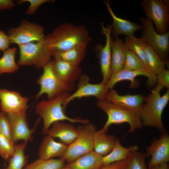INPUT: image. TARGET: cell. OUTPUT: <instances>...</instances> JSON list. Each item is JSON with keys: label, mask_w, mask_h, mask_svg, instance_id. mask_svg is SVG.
Returning a JSON list of instances; mask_svg holds the SVG:
<instances>
[{"label": "cell", "mask_w": 169, "mask_h": 169, "mask_svg": "<svg viewBox=\"0 0 169 169\" xmlns=\"http://www.w3.org/2000/svg\"><path fill=\"white\" fill-rule=\"evenodd\" d=\"M70 95L69 93H64L53 99L43 100L37 103L35 107V111L43 120V135H47L51 125L55 122L66 120L72 123H78L82 124L90 123L88 119L73 118L66 115L63 108V105Z\"/></svg>", "instance_id": "3"}, {"label": "cell", "mask_w": 169, "mask_h": 169, "mask_svg": "<svg viewBox=\"0 0 169 169\" xmlns=\"http://www.w3.org/2000/svg\"><path fill=\"white\" fill-rule=\"evenodd\" d=\"M87 46L78 45L65 51L53 53L55 56L64 61L79 65L84 58Z\"/></svg>", "instance_id": "27"}, {"label": "cell", "mask_w": 169, "mask_h": 169, "mask_svg": "<svg viewBox=\"0 0 169 169\" xmlns=\"http://www.w3.org/2000/svg\"><path fill=\"white\" fill-rule=\"evenodd\" d=\"M61 169H72L70 167H68L67 166H65L63 168H62Z\"/></svg>", "instance_id": "42"}, {"label": "cell", "mask_w": 169, "mask_h": 169, "mask_svg": "<svg viewBox=\"0 0 169 169\" xmlns=\"http://www.w3.org/2000/svg\"><path fill=\"white\" fill-rule=\"evenodd\" d=\"M130 158L107 165H103L100 169H127Z\"/></svg>", "instance_id": "38"}, {"label": "cell", "mask_w": 169, "mask_h": 169, "mask_svg": "<svg viewBox=\"0 0 169 169\" xmlns=\"http://www.w3.org/2000/svg\"><path fill=\"white\" fill-rule=\"evenodd\" d=\"M68 145L54 141L53 138L47 135L43 139L38 151L39 158L44 159L55 157L62 158L67 149Z\"/></svg>", "instance_id": "20"}, {"label": "cell", "mask_w": 169, "mask_h": 169, "mask_svg": "<svg viewBox=\"0 0 169 169\" xmlns=\"http://www.w3.org/2000/svg\"><path fill=\"white\" fill-rule=\"evenodd\" d=\"M17 49L15 47L8 48L3 52L0 59V75L4 73L12 74L19 69L15 61Z\"/></svg>", "instance_id": "29"}, {"label": "cell", "mask_w": 169, "mask_h": 169, "mask_svg": "<svg viewBox=\"0 0 169 169\" xmlns=\"http://www.w3.org/2000/svg\"><path fill=\"white\" fill-rule=\"evenodd\" d=\"M111 49V74H114L124 68L128 49L125 42L118 37L112 40Z\"/></svg>", "instance_id": "22"}, {"label": "cell", "mask_w": 169, "mask_h": 169, "mask_svg": "<svg viewBox=\"0 0 169 169\" xmlns=\"http://www.w3.org/2000/svg\"><path fill=\"white\" fill-rule=\"evenodd\" d=\"M65 161L63 158L44 159L39 158L27 165L23 169H61L65 166Z\"/></svg>", "instance_id": "32"}, {"label": "cell", "mask_w": 169, "mask_h": 169, "mask_svg": "<svg viewBox=\"0 0 169 169\" xmlns=\"http://www.w3.org/2000/svg\"><path fill=\"white\" fill-rule=\"evenodd\" d=\"M138 149L137 145H134L128 148L123 146L119 140L116 138L112 150L108 154L103 157V165L109 164L128 159Z\"/></svg>", "instance_id": "24"}, {"label": "cell", "mask_w": 169, "mask_h": 169, "mask_svg": "<svg viewBox=\"0 0 169 169\" xmlns=\"http://www.w3.org/2000/svg\"><path fill=\"white\" fill-rule=\"evenodd\" d=\"M103 156L94 150L79 157L66 166L72 169H100Z\"/></svg>", "instance_id": "23"}, {"label": "cell", "mask_w": 169, "mask_h": 169, "mask_svg": "<svg viewBox=\"0 0 169 169\" xmlns=\"http://www.w3.org/2000/svg\"><path fill=\"white\" fill-rule=\"evenodd\" d=\"M124 69L141 71L148 74L151 79L152 87L156 84V75L145 65L142 60L132 51L128 49Z\"/></svg>", "instance_id": "26"}, {"label": "cell", "mask_w": 169, "mask_h": 169, "mask_svg": "<svg viewBox=\"0 0 169 169\" xmlns=\"http://www.w3.org/2000/svg\"><path fill=\"white\" fill-rule=\"evenodd\" d=\"M157 84L163 88L169 89V70L165 69L156 75Z\"/></svg>", "instance_id": "37"}, {"label": "cell", "mask_w": 169, "mask_h": 169, "mask_svg": "<svg viewBox=\"0 0 169 169\" xmlns=\"http://www.w3.org/2000/svg\"><path fill=\"white\" fill-rule=\"evenodd\" d=\"M139 75L146 76L147 78V85L150 87H152L151 78L147 74L141 71L124 68L116 73L111 74L106 85L109 90H110L113 89L117 83L122 80H129L131 82V87H135L137 85L135 79Z\"/></svg>", "instance_id": "21"}, {"label": "cell", "mask_w": 169, "mask_h": 169, "mask_svg": "<svg viewBox=\"0 0 169 169\" xmlns=\"http://www.w3.org/2000/svg\"><path fill=\"white\" fill-rule=\"evenodd\" d=\"M104 3L113 19L111 35L114 38H117L121 34L128 36H134L135 31L143 29V27L141 25L117 17L112 10L109 2L105 1Z\"/></svg>", "instance_id": "18"}, {"label": "cell", "mask_w": 169, "mask_h": 169, "mask_svg": "<svg viewBox=\"0 0 169 169\" xmlns=\"http://www.w3.org/2000/svg\"><path fill=\"white\" fill-rule=\"evenodd\" d=\"M91 40L88 31L84 26L65 23L46 36L45 42L53 54L78 45L87 46Z\"/></svg>", "instance_id": "1"}, {"label": "cell", "mask_w": 169, "mask_h": 169, "mask_svg": "<svg viewBox=\"0 0 169 169\" xmlns=\"http://www.w3.org/2000/svg\"><path fill=\"white\" fill-rule=\"evenodd\" d=\"M163 88L157 84L151 93L145 97L139 115L143 125L156 128L161 132L165 131L162 115L169 100V89L161 95Z\"/></svg>", "instance_id": "2"}, {"label": "cell", "mask_w": 169, "mask_h": 169, "mask_svg": "<svg viewBox=\"0 0 169 169\" xmlns=\"http://www.w3.org/2000/svg\"><path fill=\"white\" fill-rule=\"evenodd\" d=\"M52 60L54 69L57 75L67 83H74L82 74V69L79 65L63 60L53 56Z\"/></svg>", "instance_id": "17"}, {"label": "cell", "mask_w": 169, "mask_h": 169, "mask_svg": "<svg viewBox=\"0 0 169 169\" xmlns=\"http://www.w3.org/2000/svg\"><path fill=\"white\" fill-rule=\"evenodd\" d=\"M18 46L20 57L17 64L19 66L33 65L38 69L43 68L51 61L52 53L47 46L45 39Z\"/></svg>", "instance_id": "6"}, {"label": "cell", "mask_w": 169, "mask_h": 169, "mask_svg": "<svg viewBox=\"0 0 169 169\" xmlns=\"http://www.w3.org/2000/svg\"><path fill=\"white\" fill-rule=\"evenodd\" d=\"M14 144L0 133V156L5 161L8 160L13 155Z\"/></svg>", "instance_id": "33"}, {"label": "cell", "mask_w": 169, "mask_h": 169, "mask_svg": "<svg viewBox=\"0 0 169 169\" xmlns=\"http://www.w3.org/2000/svg\"><path fill=\"white\" fill-rule=\"evenodd\" d=\"M49 0H20L17 1L18 4H21L25 2H28L30 5L26 12V14L32 15L34 13L38 8L42 4L49 2Z\"/></svg>", "instance_id": "36"}, {"label": "cell", "mask_w": 169, "mask_h": 169, "mask_svg": "<svg viewBox=\"0 0 169 169\" xmlns=\"http://www.w3.org/2000/svg\"><path fill=\"white\" fill-rule=\"evenodd\" d=\"M76 129L78 136L68 146L62 158L69 163L94 150L93 136L96 131L95 125L89 123L79 126Z\"/></svg>", "instance_id": "7"}, {"label": "cell", "mask_w": 169, "mask_h": 169, "mask_svg": "<svg viewBox=\"0 0 169 169\" xmlns=\"http://www.w3.org/2000/svg\"><path fill=\"white\" fill-rule=\"evenodd\" d=\"M116 138L113 135H110L101 130L96 131L93 136L94 150L97 153L105 156L113 149Z\"/></svg>", "instance_id": "25"}, {"label": "cell", "mask_w": 169, "mask_h": 169, "mask_svg": "<svg viewBox=\"0 0 169 169\" xmlns=\"http://www.w3.org/2000/svg\"><path fill=\"white\" fill-rule=\"evenodd\" d=\"M97 106L104 111L108 119L101 130L107 133L109 127L112 124L128 123L130 129L127 134L134 132L142 128V124L139 115L129 110L120 108L106 99L98 100Z\"/></svg>", "instance_id": "4"}, {"label": "cell", "mask_w": 169, "mask_h": 169, "mask_svg": "<svg viewBox=\"0 0 169 169\" xmlns=\"http://www.w3.org/2000/svg\"><path fill=\"white\" fill-rule=\"evenodd\" d=\"M146 156H151L148 168L159 164L168 163L169 161V136L165 131L158 139L155 138L146 148Z\"/></svg>", "instance_id": "13"}, {"label": "cell", "mask_w": 169, "mask_h": 169, "mask_svg": "<svg viewBox=\"0 0 169 169\" xmlns=\"http://www.w3.org/2000/svg\"><path fill=\"white\" fill-rule=\"evenodd\" d=\"M141 6L147 18L153 22L156 31L160 34L168 32L169 23V4L162 0H144Z\"/></svg>", "instance_id": "10"}, {"label": "cell", "mask_w": 169, "mask_h": 169, "mask_svg": "<svg viewBox=\"0 0 169 169\" xmlns=\"http://www.w3.org/2000/svg\"><path fill=\"white\" fill-rule=\"evenodd\" d=\"M100 25L102 33L105 35L106 38L105 45L100 49L99 54L100 65L103 76L102 80L101 83L106 84L109 79L112 73L111 68L112 27L111 26L109 25L105 27L103 23H101Z\"/></svg>", "instance_id": "16"}, {"label": "cell", "mask_w": 169, "mask_h": 169, "mask_svg": "<svg viewBox=\"0 0 169 169\" xmlns=\"http://www.w3.org/2000/svg\"><path fill=\"white\" fill-rule=\"evenodd\" d=\"M27 142L23 141L20 144H14V151L8 160V166L4 169H23L27 165L28 157L24 151Z\"/></svg>", "instance_id": "28"}, {"label": "cell", "mask_w": 169, "mask_h": 169, "mask_svg": "<svg viewBox=\"0 0 169 169\" xmlns=\"http://www.w3.org/2000/svg\"><path fill=\"white\" fill-rule=\"evenodd\" d=\"M145 50L149 67L155 75L166 69V63L161 60L155 49L146 43Z\"/></svg>", "instance_id": "30"}, {"label": "cell", "mask_w": 169, "mask_h": 169, "mask_svg": "<svg viewBox=\"0 0 169 169\" xmlns=\"http://www.w3.org/2000/svg\"><path fill=\"white\" fill-rule=\"evenodd\" d=\"M44 29L43 26L23 19L18 27L9 29L7 34L10 44L18 45L44 40L46 36L44 33Z\"/></svg>", "instance_id": "9"}, {"label": "cell", "mask_w": 169, "mask_h": 169, "mask_svg": "<svg viewBox=\"0 0 169 169\" xmlns=\"http://www.w3.org/2000/svg\"><path fill=\"white\" fill-rule=\"evenodd\" d=\"M16 6L13 0H0V11L9 9Z\"/></svg>", "instance_id": "40"}, {"label": "cell", "mask_w": 169, "mask_h": 169, "mask_svg": "<svg viewBox=\"0 0 169 169\" xmlns=\"http://www.w3.org/2000/svg\"><path fill=\"white\" fill-rule=\"evenodd\" d=\"M140 20L142 24L143 30L141 38L157 52L162 60L169 64V32L160 34L155 29L152 21L146 18L141 17Z\"/></svg>", "instance_id": "8"}, {"label": "cell", "mask_w": 169, "mask_h": 169, "mask_svg": "<svg viewBox=\"0 0 169 169\" xmlns=\"http://www.w3.org/2000/svg\"><path fill=\"white\" fill-rule=\"evenodd\" d=\"M148 169H169L168 163H164L153 166Z\"/></svg>", "instance_id": "41"}, {"label": "cell", "mask_w": 169, "mask_h": 169, "mask_svg": "<svg viewBox=\"0 0 169 169\" xmlns=\"http://www.w3.org/2000/svg\"><path fill=\"white\" fill-rule=\"evenodd\" d=\"M125 43L128 49L133 51L150 69L146 56V43L143 40L142 38H137L135 36H126Z\"/></svg>", "instance_id": "31"}, {"label": "cell", "mask_w": 169, "mask_h": 169, "mask_svg": "<svg viewBox=\"0 0 169 169\" xmlns=\"http://www.w3.org/2000/svg\"><path fill=\"white\" fill-rule=\"evenodd\" d=\"M0 133L12 143L15 144L13 139L12 130L6 113L0 112Z\"/></svg>", "instance_id": "35"}, {"label": "cell", "mask_w": 169, "mask_h": 169, "mask_svg": "<svg viewBox=\"0 0 169 169\" xmlns=\"http://www.w3.org/2000/svg\"><path fill=\"white\" fill-rule=\"evenodd\" d=\"M110 90L105 99L118 107L140 115L145 101V97L144 95L137 94L121 95L113 89Z\"/></svg>", "instance_id": "15"}, {"label": "cell", "mask_w": 169, "mask_h": 169, "mask_svg": "<svg viewBox=\"0 0 169 169\" xmlns=\"http://www.w3.org/2000/svg\"><path fill=\"white\" fill-rule=\"evenodd\" d=\"M28 101L17 91L0 89V109L6 114L17 113L28 109Z\"/></svg>", "instance_id": "14"}, {"label": "cell", "mask_w": 169, "mask_h": 169, "mask_svg": "<svg viewBox=\"0 0 169 169\" xmlns=\"http://www.w3.org/2000/svg\"><path fill=\"white\" fill-rule=\"evenodd\" d=\"M43 69V73L37 80L40 88L39 92L36 95V99L44 94L47 95L48 99H53L63 93H69L74 89L75 83L65 82L57 75L52 60Z\"/></svg>", "instance_id": "5"}, {"label": "cell", "mask_w": 169, "mask_h": 169, "mask_svg": "<svg viewBox=\"0 0 169 169\" xmlns=\"http://www.w3.org/2000/svg\"><path fill=\"white\" fill-rule=\"evenodd\" d=\"M10 44L8 35L0 28V51H4L8 49Z\"/></svg>", "instance_id": "39"}, {"label": "cell", "mask_w": 169, "mask_h": 169, "mask_svg": "<svg viewBox=\"0 0 169 169\" xmlns=\"http://www.w3.org/2000/svg\"><path fill=\"white\" fill-rule=\"evenodd\" d=\"M89 77L86 74H82L79 79L77 89L65 99L63 105L65 111L67 105L71 101L76 99L94 96L98 100L105 99L110 90L106 84L101 83L92 84L90 82Z\"/></svg>", "instance_id": "11"}, {"label": "cell", "mask_w": 169, "mask_h": 169, "mask_svg": "<svg viewBox=\"0 0 169 169\" xmlns=\"http://www.w3.org/2000/svg\"><path fill=\"white\" fill-rule=\"evenodd\" d=\"M28 109L17 113L6 114L11 126L13 139L14 143L20 140L28 142L33 140V134L39 120L37 121L34 127L30 129L27 120L26 112Z\"/></svg>", "instance_id": "12"}, {"label": "cell", "mask_w": 169, "mask_h": 169, "mask_svg": "<svg viewBox=\"0 0 169 169\" xmlns=\"http://www.w3.org/2000/svg\"><path fill=\"white\" fill-rule=\"evenodd\" d=\"M146 153L135 152L130 157L127 169H148L146 164Z\"/></svg>", "instance_id": "34"}, {"label": "cell", "mask_w": 169, "mask_h": 169, "mask_svg": "<svg viewBox=\"0 0 169 169\" xmlns=\"http://www.w3.org/2000/svg\"><path fill=\"white\" fill-rule=\"evenodd\" d=\"M48 130L47 135L54 138H59L60 141L66 144H70L77 138L78 132L72 125L63 122L53 123Z\"/></svg>", "instance_id": "19"}]
</instances>
